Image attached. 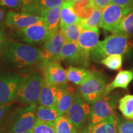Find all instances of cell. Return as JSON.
Returning <instances> with one entry per match:
<instances>
[{"instance_id": "obj_41", "label": "cell", "mask_w": 133, "mask_h": 133, "mask_svg": "<svg viewBox=\"0 0 133 133\" xmlns=\"http://www.w3.org/2000/svg\"><path fill=\"white\" fill-rule=\"evenodd\" d=\"M64 1H69V2H71L73 4H74V0H64Z\"/></svg>"}, {"instance_id": "obj_31", "label": "cell", "mask_w": 133, "mask_h": 133, "mask_svg": "<svg viewBox=\"0 0 133 133\" xmlns=\"http://www.w3.org/2000/svg\"><path fill=\"white\" fill-rule=\"evenodd\" d=\"M64 0H34L32 4L42 11L61 8L64 4Z\"/></svg>"}, {"instance_id": "obj_3", "label": "cell", "mask_w": 133, "mask_h": 133, "mask_svg": "<svg viewBox=\"0 0 133 133\" xmlns=\"http://www.w3.org/2000/svg\"><path fill=\"white\" fill-rule=\"evenodd\" d=\"M44 77L39 73H29L21 79L16 99L24 105H37L43 84Z\"/></svg>"}, {"instance_id": "obj_18", "label": "cell", "mask_w": 133, "mask_h": 133, "mask_svg": "<svg viewBox=\"0 0 133 133\" xmlns=\"http://www.w3.org/2000/svg\"><path fill=\"white\" fill-rule=\"evenodd\" d=\"M59 87V86L49 84L44 80L38 102L39 105L48 107H55Z\"/></svg>"}, {"instance_id": "obj_9", "label": "cell", "mask_w": 133, "mask_h": 133, "mask_svg": "<svg viewBox=\"0 0 133 133\" xmlns=\"http://www.w3.org/2000/svg\"><path fill=\"white\" fill-rule=\"evenodd\" d=\"M65 42V38L60 30L48 38L41 49L43 67L48 63L58 61V57Z\"/></svg>"}, {"instance_id": "obj_5", "label": "cell", "mask_w": 133, "mask_h": 133, "mask_svg": "<svg viewBox=\"0 0 133 133\" xmlns=\"http://www.w3.org/2000/svg\"><path fill=\"white\" fill-rule=\"evenodd\" d=\"M106 81L102 75L91 71L87 79L79 85V93L89 104H92L103 96L106 95Z\"/></svg>"}, {"instance_id": "obj_42", "label": "cell", "mask_w": 133, "mask_h": 133, "mask_svg": "<svg viewBox=\"0 0 133 133\" xmlns=\"http://www.w3.org/2000/svg\"><path fill=\"white\" fill-rule=\"evenodd\" d=\"M24 133H33V130L27 131V132H24Z\"/></svg>"}, {"instance_id": "obj_25", "label": "cell", "mask_w": 133, "mask_h": 133, "mask_svg": "<svg viewBox=\"0 0 133 133\" xmlns=\"http://www.w3.org/2000/svg\"><path fill=\"white\" fill-rule=\"evenodd\" d=\"M75 12L80 19H87L92 15L94 9L91 0H79L73 4Z\"/></svg>"}, {"instance_id": "obj_23", "label": "cell", "mask_w": 133, "mask_h": 133, "mask_svg": "<svg viewBox=\"0 0 133 133\" xmlns=\"http://www.w3.org/2000/svg\"><path fill=\"white\" fill-rule=\"evenodd\" d=\"M36 119L54 124L59 115L55 107H48L39 105L37 107L35 112Z\"/></svg>"}, {"instance_id": "obj_32", "label": "cell", "mask_w": 133, "mask_h": 133, "mask_svg": "<svg viewBox=\"0 0 133 133\" xmlns=\"http://www.w3.org/2000/svg\"><path fill=\"white\" fill-rule=\"evenodd\" d=\"M118 133H133V120L116 115Z\"/></svg>"}, {"instance_id": "obj_22", "label": "cell", "mask_w": 133, "mask_h": 133, "mask_svg": "<svg viewBox=\"0 0 133 133\" xmlns=\"http://www.w3.org/2000/svg\"><path fill=\"white\" fill-rule=\"evenodd\" d=\"M91 73L85 68L70 66L66 70L67 81L76 85H81Z\"/></svg>"}, {"instance_id": "obj_33", "label": "cell", "mask_w": 133, "mask_h": 133, "mask_svg": "<svg viewBox=\"0 0 133 133\" xmlns=\"http://www.w3.org/2000/svg\"><path fill=\"white\" fill-rule=\"evenodd\" d=\"M33 133H56L54 124L47 123L36 119Z\"/></svg>"}, {"instance_id": "obj_29", "label": "cell", "mask_w": 133, "mask_h": 133, "mask_svg": "<svg viewBox=\"0 0 133 133\" xmlns=\"http://www.w3.org/2000/svg\"><path fill=\"white\" fill-rule=\"evenodd\" d=\"M84 30L79 24H74L66 26L61 32L64 35L66 41L77 43L81 33Z\"/></svg>"}, {"instance_id": "obj_38", "label": "cell", "mask_w": 133, "mask_h": 133, "mask_svg": "<svg viewBox=\"0 0 133 133\" xmlns=\"http://www.w3.org/2000/svg\"><path fill=\"white\" fill-rule=\"evenodd\" d=\"M93 6L95 8L103 10L106 6L110 4L111 0H91Z\"/></svg>"}, {"instance_id": "obj_15", "label": "cell", "mask_w": 133, "mask_h": 133, "mask_svg": "<svg viewBox=\"0 0 133 133\" xmlns=\"http://www.w3.org/2000/svg\"><path fill=\"white\" fill-rule=\"evenodd\" d=\"M100 31L99 29L84 30L78 38L77 44L81 52L87 57L96 49L99 43Z\"/></svg>"}, {"instance_id": "obj_14", "label": "cell", "mask_w": 133, "mask_h": 133, "mask_svg": "<svg viewBox=\"0 0 133 133\" xmlns=\"http://www.w3.org/2000/svg\"><path fill=\"white\" fill-rule=\"evenodd\" d=\"M43 77L49 84L56 86L66 85V70L62 67L59 61L48 63L43 67Z\"/></svg>"}, {"instance_id": "obj_7", "label": "cell", "mask_w": 133, "mask_h": 133, "mask_svg": "<svg viewBox=\"0 0 133 133\" xmlns=\"http://www.w3.org/2000/svg\"><path fill=\"white\" fill-rule=\"evenodd\" d=\"M21 79V76L16 73L0 74V104L14 102Z\"/></svg>"}, {"instance_id": "obj_6", "label": "cell", "mask_w": 133, "mask_h": 133, "mask_svg": "<svg viewBox=\"0 0 133 133\" xmlns=\"http://www.w3.org/2000/svg\"><path fill=\"white\" fill-rule=\"evenodd\" d=\"M91 106L81 97L79 92H76L75 98L66 116L75 126L78 131H81L88 127L89 122Z\"/></svg>"}, {"instance_id": "obj_44", "label": "cell", "mask_w": 133, "mask_h": 133, "mask_svg": "<svg viewBox=\"0 0 133 133\" xmlns=\"http://www.w3.org/2000/svg\"><path fill=\"white\" fill-rule=\"evenodd\" d=\"M132 69H133V67H132Z\"/></svg>"}, {"instance_id": "obj_20", "label": "cell", "mask_w": 133, "mask_h": 133, "mask_svg": "<svg viewBox=\"0 0 133 133\" xmlns=\"http://www.w3.org/2000/svg\"><path fill=\"white\" fill-rule=\"evenodd\" d=\"M61 8H56L46 10L42 16L44 24L49 31L50 35L55 34L59 30Z\"/></svg>"}, {"instance_id": "obj_8", "label": "cell", "mask_w": 133, "mask_h": 133, "mask_svg": "<svg viewBox=\"0 0 133 133\" xmlns=\"http://www.w3.org/2000/svg\"><path fill=\"white\" fill-rule=\"evenodd\" d=\"M115 103L108 94L103 96L91 104L89 124H94L107 119L115 114Z\"/></svg>"}, {"instance_id": "obj_43", "label": "cell", "mask_w": 133, "mask_h": 133, "mask_svg": "<svg viewBox=\"0 0 133 133\" xmlns=\"http://www.w3.org/2000/svg\"><path fill=\"white\" fill-rule=\"evenodd\" d=\"M79 1V0H74V3L75 2V1Z\"/></svg>"}, {"instance_id": "obj_34", "label": "cell", "mask_w": 133, "mask_h": 133, "mask_svg": "<svg viewBox=\"0 0 133 133\" xmlns=\"http://www.w3.org/2000/svg\"><path fill=\"white\" fill-rule=\"evenodd\" d=\"M0 6L13 10L22 9L24 4L21 0H0Z\"/></svg>"}, {"instance_id": "obj_12", "label": "cell", "mask_w": 133, "mask_h": 133, "mask_svg": "<svg viewBox=\"0 0 133 133\" xmlns=\"http://www.w3.org/2000/svg\"><path fill=\"white\" fill-rule=\"evenodd\" d=\"M132 9L114 4H109L102 10V28L113 33L123 18Z\"/></svg>"}, {"instance_id": "obj_35", "label": "cell", "mask_w": 133, "mask_h": 133, "mask_svg": "<svg viewBox=\"0 0 133 133\" xmlns=\"http://www.w3.org/2000/svg\"><path fill=\"white\" fill-rule=\"evenodd\" d=\"M10 109H11L10 104H0V131L4 127L5 121L9 114Z\"/></svg>"}, {"instance_id": "obj_17", "label": "cell", "mask_w": 133, "mask_h": 133, "mask_svg": "<svg viewBox=\"0 0 133 133\" xmlns=\"http://www.w3.org/2000/svg\"><path fill=\"white\" fill-rule=\"evenodd\" d=\"M80 133H118L116 115L94 124H89Z\"/></svg>"}, {"instance_id": "obj_26", "label": "cell", "mask_w": 133, "mask_h": 133, "mask_svg": "<svg viewBox=\"0 0 133 133\" xmlns=\"http://www.w3.org/2000/svg\"><path fill=\"white\" fill-rule=\"evenodd\" d=\"M56 133H77L74 124L66 115L59 116L54 124Z\"/></svg>"}, {"instance_id": "obj_2", "label": "cell", "mask_w": 133, "mask_h": 133, "mask_svg": "<svg viewBox=\"0 0 133 133\" xmlns=\"http://www.w3.org/2000/svg\"><path fill=\"white\" fill-rule=\"evenodd\" d=\"M131 48L128 35L119 33H112L100 41L96 49L91 52L90 58L94 62H100L108 56L126 54Z\"/></svg>"}, {"instance_id": "obj_4", "label": "cell", "mask_w": 133, "mask_h": 133, "mask_svg": "<svg viewBox=\"0 0 133 133\" xmlns=\"http://www.w3.org/2000/svg\"><path fill=\"white\" fill-rule=\"evenodd\" d=\"M37 105H31L16 110L0 133H24L32 130L36 121Z\"/></svg>"}, {"instance_id": "obj_30", "label": "cell", "mask_w": 133, "mask_h": 133, "mask_svg": "<svg viewBox=\"0 0 133 133\" xmlns=\"http://www.w3.org/2000/svg\"><path fill=\"white\" fill-rule=\"evenodd\" d=\"M107 66L108 69L113 70H118L121 68L123 63L122 55H114L104 58L100 62Z\"/></svg>"}, {"instance_id": "obj_28", "label": "cell", "mask_w": 133, "mask_h": 133, "mask_svg": "<svg viewBox=\"0 0 133 133\" xmlns=\"http://www.w3.org/2000/svg\"><path fill=\"white\" fill-rule=\"evenodd\" d=\"M118 109L124 118L133 120V95L124 96L118 102Z\"/></svg>"}, {"instance_id": "obj_39", "label": "cell", "mask_w": 133, "mask_h": 133, "mask_svg": "<svg viewBox=\"0 0 133 133\" xmlns=\"http://www.w3.org/2000/svg\"><path fill=\"white\" fill-rule=\"evenodd\" d=\"M6 11L4 9L0 7V29H2L3 24L6 21Z\"/></svg>"}, {"instance_id": "obj_36", "label": "cell", "mask_w": 133, "mask_h": 133, "mask_svg": "<svg viewBox=\"0 0 133 133\" xmlns=\"http://www.w3.org/2000/svg\"><path fill=\"white\" fill-rule=\"evenodd\" d=\"M8 39L3 29H0V54H2L8 44Z\"/></svg>"}, {"instance_id": "obj_13", "label": "cell", "mask_w": 133, "mask_h": 133, "mask_svg": "<svg viewBox=\"0 0 133 133\" xmlns=\"http://www.w3.org/2000/svg\"><path fill=\"white\" fill-rule=\"evenodd\" d=\"M43 20V18L39 16L9 11L6 14L5 24L9 27L18 30L37 24Z\"/></svg>"}, {"instance_id": "obj_16", "label": "cell", "mask_w": 133, "mask_h": 133, "mask_svg": "<svg viewBox=\"0 0 133 133\" xmlns=\"http://www.w3.org/2000/svg\"><path fill=\"white\" fill-rule=\"evenodd\" d=\"M76 92L72 88L66 87V85L59 86L55 105L59 116L66 115L69 112Z\"/></svg>"}, {"instance_id": "obj_27", "label": "cell", "mask_w": 133, "mask_h": 133, "mask_svg": "<svg viewBox=\"0 0 133 133\" xmlns=\"http://www.w3.org/2000/svg\"><path fill=\"white\" fill-rule=\"evenodd\" d=\"M119 33L126 35H133V9L123 18L112 33Z\"/></svg>"}, {"instance_id": "obj_11", "label": "cell", "mask_w": 133, "mask_h": 133, "mask_svg": "<svg viewBox=\"0 0 133 133\" xmlns=\"http://www.w3.org/2000/svg\"><path fill=\"white\" fill-rule=\"evenodd\" d=\"M89 57L81 52L77 43L66 41L60 53L58 61H63L70 66L86 67L89 64Z\"/></svg>"}, {"instance_id": "obj_1", "label": "cell", "mask_w": 133, "mask_h": 133, "mask_svg": "<svg viewBox=\"0 0 133 133\" xmlns=\"http://www.w3.org/2000/svg\"><path fill=\"white\" fill-rule=\"evenodd\" d=\"M1 61L9 69L23 73L35 67L42 69L41 49L24 43L12 41L2 54Z\"/></svg>"}, {"instance_id": "obj_40", "label": "cell", "mask_w": 133, "mask_h": 133, "mask_svg": "<svg viewBox=\"0 0 133 133\" xmlns=\"http://www.w3.org/2000/svg\"><path fill=\"white\" fill-rule=\"evenodd\" d=\"M24 4V6H26V5L30 4L31 3H33L34 0H21Z\"/></svg>"}, {"instance_id": "obj_10", "label": "cell", "mask_w": 133, "mask_h": 133, "mask_svg": "<svg viewBox=\"0 0 133 133\" xmlns=\"http://www.w3.org/2000/svg\"><path fill=\"white\" fill-rule=\"evenodd\" d=\"M16 34L19 39L31 46L44 43L51 36L43 20L25 29L18 30Z\"/></svg>"}, {"instance_id": "obj_37", "label": "cell", "mask_w": 133, "mask_h": 133, "mask_svg": "<svg viewBox=\"0 0 133 133\" xmlns=\"http://www.w3.org/2000/svg\"><path fill=\"white\" fill-rule=\"evenodd\" d=\"M110 4L133 9V0H111Z\"/></svg>"}, {"instance_id": "obj_21", "label": "cell", "mask_w": 133, "mask_h": 133, "mask_svg": "<svg viewBox=\"0 0 133 133\" xmlns=\"http://www.w3.org/2000/svg\"><path fill=\"white\" fill-rule=\"evenodd\" d=\"M132 80L133 71L121 70L119 71L114 80L106 86V94H109L111 91L117 88L126 89L129 83Z\"/></svg>"}, {"instance_id": "obj_24", "label": "cell", "mask_w": 133, "mask_h": 133, "mask_svg": "<svg viewBox=\"0 0 133 133\" xmlns=\"http://www.w3.org/2000/svg\"><path fill=\"white\" fill-rule=\"evenodd\" d=\"M102 10L94 7L92 14L87 19H81L78 24L83 30L95 29L102 28Z\"/></svg>"}, {"instance_id": "obj_19", "label": "cell", "mask_w": 133, "mask_h": 133, "mask_svg": "<svg viewBox=\"0 0 133 133\" xmlns=\"http://www.w3.org/2000/svg\"><path fill=\"white\" fill-rule=\"evenodd\" d=\"M60 18V30L70 25L78 24L81 20L75 12L73 4L69 1H65L61 7Z\"/></svg>"}]
</instances>
